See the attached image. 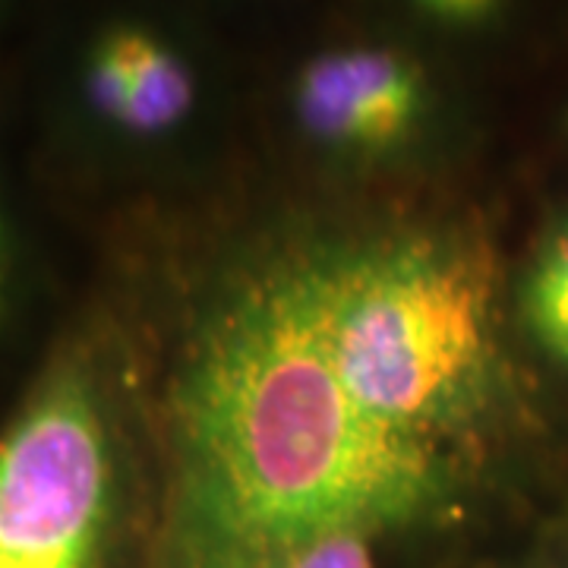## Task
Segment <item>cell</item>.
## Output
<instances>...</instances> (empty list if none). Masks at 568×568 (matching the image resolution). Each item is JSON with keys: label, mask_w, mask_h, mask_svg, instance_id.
I'll return each instance as SVG.
<instances>
[{"label": "cell", "mask_w": 568, "mask_h": 568, "mask_svg": "<svg viewBox=\"0 0 568 568\" xmlns=\"http://www.w3.org/2000/svg\"><path fill=\"white\" fill-rule=\"evenodd\" d=\"M511 496L366 410L325 351L306 246L212 294L168 388L162 568H268L332 534L439 525Z\"/></svg>", "instance_id": "obj_1"}, {"label": "cell", "mask_w": 568, "mask_h": 568, "mask_svg": "<svg viewBox=\"0 0 568 568\" xmlns=\"http://www.w3.org/2000/svg\"><path fill=\"white\" fill-rule=\"evenodd\" d=\"M306 246L325 351L392 433L511 496H568V424L515 345L508 272L484 227H398Z\"/></svg>", "instance_id": "obj_2"}, {"label": "cell", "mask_w": 568, "mask_h": 568, "mask_svg": "<svg viewBox=\"0 0 568 568\" xmlns=\"http://www.w3.org/2000/svg\"><path fill=\"white\" fill-rule=\"evenodd\" d=\"M118 436L92 366H54L0 436V568H104Z\"/></svg>", "instance_id": "obj_3"}, {"label": "cell", "mask_w": 568, "mask_h": 568, "mask_svg": "<svg viewBox=\"0 0 568 568\" xmlns=\"http://www.w3.org/2000/svg\"><path fill=\"white\" fill-rule=\"evenodd\" d=\"M294 99L313 140L376 155L417 133L426 114V82L398 51L357 44L306 63Z\"/></svg>", "instance_id": "obj_4"}, {"label": "cell", "mask_w": 568, "mask_h": 568, "mask_svg": "<svg viewBox=\"0 0 568 568\" xmlns=\"http://www.w3.org/2000/svg\"><path fill=\"white\" fill-rule=\"evenodd\" d=\"M85 95L104 121L133 136H159L190 114V67L162 39L136 26L111 29L85 67Z\"/></svg>", "instance_id": "obj_5"}, {"label": "cell", "mask_w": 568, "mask_h": 568, "mask_svg": "<svg viewBox=\"0 0 568 568\" xmlns=\"http://www.w3.org/2000/svg\"><path fill=\"white\" fill-rule=\"evenodd\" d=\"M508 313L521 361L568 424V200L549 205L511 272Z\"/></svg>", "instance_id": "obj_6"}, {"label": "cell", "mask_w": 568, "mask_h": 568, "mask_svg": "<svg viewBox=\"0 0 568 568\" xmlns=\"http://www.w3.org/2000/svg\"><path fill=\"white\" fill-rule=\"evenodd\" d=\"M268 568H376L373 537L366 534H332L316 544L294 549Z\"/></svg>", "instance_id": "obj_7"}, {"label": "cell", "mask_w": 568, "mask_h": 568, "mask_svg": "<svg viewBox=\"0 0 568 568\" xmlns=\"http://www.w3.org/2000/svg\"><path fill=\"white\" fill-rule=\"evenodd\" d=\"M540 568H568V496L559 503L556 525L547 537V552Z\"/></svg>", "instance_id": "obj_8"}, {"label": "cell", "mask_w": 568, "mask_h": 568, "mask_svg": "<svg viewBox=\"0 0 568 568\" xmlns=\"http://www.w3.org/2000/svg\"><path fill=\"white\" fill-rule=\"evenodd\" d=\"M0 291H3V244H0Z\"/></svg>", "instance_id": "obj_9"}]
</instances>
